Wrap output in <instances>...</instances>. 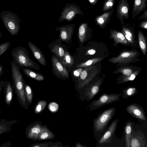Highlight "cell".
Here are the masks:
<instances>
[{
    "label": "cell",
    "instance_id": "cell-1",
    "mask_svg": "<svg viewBox=\"0 0 147 147\" xmlns=\"http://www.w3.org/2000/svg\"><path fill=\"white\" fill-rule=\"evenodd\" d=\"M11 78L14 89L18 102L23 108L27 109L29 104L25 95L24 80L20 71L21 67L16 61H11Z\"/></svg>",
    "mask_w": 147,
    "mask_h": 147
},
{
    "label": "cell",
    "instance_id": "cell-2",
    "mask_svg": "<svg viewBox=\"0 0 147 147\" xmlns=\"http://www.w3.org/2000/svg\"><path fill=\"white\" fill-rule=\"evenodd\" d=\"M13 60L16 62L21 68H30L39 70V66L29 57L27 49L18 46L14 48L11 53Z\"/></svg>",
    "mask_w": 147,
    "mask_h": 147
},
{
    "label": "cell",
    "instance_id": "cell-3",
    "mask_svg": "<svg viewBox=\"0 0 147 147\" xmlns=\"http://www.w3.org/2000/svg\"><path fill=\"white\" fill-rule=\"evenodd\" d=\"M115 107L110 108L103 112L94 119L93 123L94 129L97 132L102 131L115 114Z\"/></svg>",
    "mask_w": 147,
    "mask_h": 147
},
{
    "label": "cell",
    "instance_id": "cell-4",
    "mask_svg": "<svg viewBox=\"0 0 147 147\" xmlns=\"http://www.w3.org/2000/svg\"><path fill=\"white\" fill-rule=\"evenodd\" d=\"M121 93L119 94L107 93L102 94L98 98L92 101L89 105V110L93 111L107 104L113 103L119 100Z\"/></svg>",
    "mask_w": 147,
    "mask_h": 147
},
{
    "label": "cell",
    "instance_id": "cell-5",
    "mask_svg": "<svg viewBox=\"0 0 147 147\" xmlns=\"http://www.w3.org/2000/svg\"><path fill=\"white\" fill-rule=\"evenodd\" d=\"M79 6L75 4H67L63 8L59 21L62 22L64 20L69 22L73 20L77 14L81 13Z\"/></svg>",
    "mask_w": 147,
    "mask_h": 147
},
{
    "label": "cell",
    "instance_id": "cell-6",
    "mask_svg": "<svg viewBox=\"0 0 147 147\" xmlns=\"http://www.w3.org/2000/svg\"><path fill=\"white\" fill-rule=\"evenodd\" d=\"M126 109L127 112L133 117L142 121H146L145 111L138 104L134 103L131 104L126 107Z\"/></svg>",
    "mask_w": 147,
    "mask_h": 147
},
{
    "label": "cell",
    "instance_id": "cell-7",
    "mask_svg": "<svg viewBox=\"0 0 147 147\" xmlns=\"http://www.w3.org/2000/svg\"><path fill=\"white\" fill-rule=\"evenodd\" d=\"M42 125L40 122H36L28 126L25 129V134L27 138L33 140H37L41 132Z\"/></svg>",
    "mask_w": 147,
    "mask_h": 147
},
{
    "label": "cell",
    "instance_id": "cell-8",
    "mask_svg": "<svg viewBox=\"0 0 147 147\" xmlns=\"http://www.w3.org/2000/svg\"><path fill=\"white\" fill-rule=\"evenodd\" d=\"M51 60L53 69L55 73L63 77L68 78V72L61 61L53 55L51 57Z\"/></svg>",
    "mask_w": 147,
    "mask_h": 147
},
{
    "label": "cell",
    "instance_id": "cell-9",
    "mask_svg": "<svg viewBox=\"0 0 147 147\" xmlns=\"http://www.w3.org/2000/svg\"><path fill=\"white\" fill-rule=\"evenodd\" d=\"M137 54L134 51L123 52L117 57H113L110 60L113 63H126L131 62Z\"/></svg>",
    "mask_w": 147,
    "mask_h": 147
},
{
    "label": "cell",
    "instance_id": "cell-10",
    "mask_svg": "<svg viewBox=\"0 0 147 147\" xmlns=\"http://www.w3.org/2000/svg\"><path fill=\"white\" fill-rule=\"evenodd\" d=\"M119 119H117L113 121L108 129L99 141V144L110 143L113 134L117 128Z\"/></svg>",
    "mask_w": 147,
    "mask_h": 147
},
{
    "label": "cell",
    "instance_id": "cell-11",
    "mask_svg": "<svg viewBox=\"0 0 147 147\" xmlns=\"http://www.w3.org/2000/svg\"><path fill=\"white\" fill-rule=\"evenodd\" d=\"M5 18L3 20L4 25L10 34L12 36L18 34L20 28L18 22L15 20L9 18L7 17Z\"/></svg>",
    "mask_w": 147,
    "mask_h": 147
},
{
    "label": "cell",
    "instance_id": "cell-12",
    "mask_svg": "<svg viewBox=\"0 0 147 147\" xmlns=\"http://www.w3.org/2000/svg\"><path fill=\"white\" fill-rule=\"evenodd\" d=\"M74 24L65 25L58 27L60 31V37L62 41H66L71 38L74 31Z\"/></svg>",
    "mask_w": 147,
    "mask_h": 147
},
{
    "label": "cell",
    "instance_id": "cell-13",
    "mask_svg": "<svg viewBox=\"0 0 147 147\" xmlns=\"http://www.w3.org/2000/svg\"><path fill=\"white\" fill-rule=\"evenodd\" d=\"M3 87L5 102L7 105H9L11 103L13 99V87L9 82L5 81Z\"/></svg>",
    "mask_w": 147,
    "mask_h": 147
},
{
    "label": "cell",
    "instance_id": "cell-14",
    "mask_svg": "<svg viewBox=\"0 0 147 147\" xmlns=\"http://www.w3.org/2000/svg\"><path fill=\"white\" fill-rule=\"evenodd\" d=\"M28 46L35 58L42 65H46V62L44 56L40 50L32 42H28Z\"/></svg>",
    "mask_w": 147,
    "mask_h": 147
},
{
    "label": "cell",
    "instance_id": "cell-15",
    "mask_svg": "<svg viewBox=\"0 0 147 147\" xmlns=\"http://www.w3.org/2000/svg\"><path fill=\"white\" fill-rule=\"evenodd\" d=\"M18 122L16 120H12L9 121L5 119L0 120V135L9 132L11 130L12 126Z\"/></svg>",
    "mask_w": 147,
    "mask_h": 147
},
{
    "label": "cell",
    "instance_id": "cell-16",
    "mask_svg": "<svg viewBox=\"0 0 147 147\" xmlns=\"http://www.w3.org/2000/svg\"><path fill=\"white\" fill-rule=\"evenodd\" d=\"M55 135L45 125H42L41 132L37 140H44L53 139Z\"/></svg>",
    "mask_w": 147,
    "mask_h": 147
},
{
    "label": "cell",
    "instance_id": "cell-17",
    "mask_svg": "<svg viewBox=\"0 0 147 147\" xmlns=\"http://www.w3.org/2000/svg\"><path fill=\"white\" fill-rule=\"evenodd\" d=\"M100 85L96 83L87 89L86 91L85 94L87 101L91 100L99 92Z\"/></svg>",
    "mask_w": 147,
    "mask_h": 147
},
{
    "label": "cell",
    "instance_id": "cell-18",
    "mask_svg": "<svg viewBox=\"0 0 147 147\" xmlns=\"http://www.w3.org/2000/svg\"><path fill=\"white\" fill-rule=\"evenodd\" d=\"M22 70L23 73L28 77L37 81H42L44 79L43 75L34 72L28 68H23Z\"/></svg>",
    "mask_w": 147,
    "mask_h": 147
},
{
    "label": "cell",
    "instance_id": "cell-19",
    "mask_svg": "<svg viewBox=\"0 0 147 147\" xmlns=\"http://www.w3.org/2000/svg\"><path fill=\"white\" fill-rule=\"evenodd\" d=\"M132 129V124L131 122H127L125 125L124 128L126 146L130 147V138Z\"/></svg>",
    "mask_w": 147,
    "mask_h": 147
},
{
    "label": "cell",
    "instance_id": "cell-20",
    "mask_svg": "<svg viewBox=\"0 0 147 147\" xmlns=\"http://www.w3.org/2000/svg\"><path fill=\"white\" fill-rule=\"evenodd\" d=\"M111 36L117 43H121L126 44L128 42L124 35L121 33L115 31H113L111 33Z\"/></svg>",
    "mask_w": 147,
    "mask_h": 147
},
{
    "label": "cell",
    "instance_id": "cell-21",
    "mask_svg": "<svg viewBox=\"0 0 147 147\" xmlns=\"http://www.w3.org/2000/svg\"><path fill=\"white\" fill-rule=\"evenodd\" d=\"M87 25L86 23H83L79 26L78 31V37L80 42L83 43L86 36Z\"/></svg>",
    "mask_w": 147,
    "mask_h": 147
},
{
    "label": "cell",
    "instance_id": "cell-22",
    "mask_svg": "<svg viewBox=\"0 0 147 147\" xmlns=\"http://www.w3.org/2000/svg\"><path fill=\"white\" fill-rule=\"evenodd\" d=\"M74 60L73 57L68 52L65 53L62 61V63L65 66L71 67L74 64Z\"/></svg>",
    "mask_w": 147,
    "mask_h": 147
},
{
    "label": "cell",
    "instance_id": "cell-23",
    "mask_svg": "<svg viewBox=\"0 0 147 147\" xmlns=\"http://www.w3.org/2000/svg\"><path fill=\"white\" fill-rule=\"evenodd\" d=\"M130 147H144L145 143L142 141V138L139 137H132L131 135L130 138Z\"/></svg>",
    "mask_w": 147,
    "mask_h": 147
},
{
    "label": "cell",
    "instance_id": "cell-24",
    "mask_svg": "<svg viewBox=\"0 0 147 147\" xmlns=\"http://www.w3.org/2000/svg\"><path fill=\"white\" fill-rule=\"evenodd\" d=\"M137 90L135 87H129L123 90L122 92V98H127L136 94Z\"/></svg>",
    "mask_w": 147,
    "mask_h": 147
},
{
    "label": "cell",
    "instance_id": "cell-25",
    "mask_svg": "<svg viewBox=\"0 0 147 147\" xmlns=\"http://www.w3.org/2000/svg\"><path fill=\"white\" fill-rule=\"evenodd\" d=\"M139 44L140 48L145 55L146 50V44L145 38L143 35L140 32L138 33Z\"/></svg>",
    "mask_w": 147,
    "mask_h": 147
},
{
    "label": "cell",
    "instance_id": "cell-26",
    "mask_svg": "<svg viewBox=\"0 0 147 147\" xmlns=\"http://www.w3.org/2000/svg\"><path fill=\"white\" fill-rule=\"evenodd\" d=\"M24 92L26 100L29 105L32 102L33 93L31 87L28 85L25 84L24 88Z\"/></svg>",
    "mask_w": 147,
    "mask_h": 147
},
{
    "label": "cell",
    "instance_id": "cell-27",
    "mask_svg": "<svg viewBox=\"0 0 147 147\" xmlns=\"http://www.w3.org/2000/svg\"><path fill=\"white\" fill-rule=\"evenodd\" d=\"M52 51L62 61L65 54V51L63 48L59 45H55L53 48Z\"/></svg>",
    "mask_w": 147,
    "mask_h": 147
},
{
    "label": "cell",
    "instance_id": "cell-28",
    "mask_svg": "<svg viewBox=\"0 0 147 147\" xmlns=\"http://www.w3.org/2000/svg\"><path fill=\"white\" fill-rule=\"evenodd\" d=\"M102 58H95L88 60L84 62L79 64H78L76 67L77 68L87 67L93 64H95L100 61Z\"/></svg>",
    "mask_w": 147,
    "mask_h": 147
},
{
    "label": "cell",
    "instance_id": "cell-29",
    "mask_svg": "<svg viewBox=\"0 0 147 147\" xmlns=\"http://www.w3.org/2000/svg\"><path fill=\"white\" fill-rule=\"evenodd\" d=\"M47 104V102L45 100H40L36 105L34 112L36 114L40 113L45 108Z\"/></svg>",
    "mask_w": 147,
    "mask_h": 147
},
{
    "label": "cell",
    "instance_id": "cell-30",
    "mask_svg": "<svg viewBox=\"0 0 147 147\" xmlns=\"http://www.w3.org/2000/svg\"><path fill=\"white\" fill-rule=\"evenodd\" d=\"M11 43L10 42H7L0 44V56L8 49Z\"/></svg>",
    "mask_w": 147,
    "mask_h": 147
},
{
    "label": "cell",
    "instance_id": "cell-31",
    "mask_svg": "<svg viewBox=\"0 0 147 147\" xmlns=\"http://www.w3.org/2000/svg\"><path fill=\"white\" fill-rule=\"evenodd\" d=\"M138 71H137L131 75L123 77L122 79V82L124 83L128 81L134 80L136 76L138 74Z\"/></svg>",
    "mask_w": 147,
    "mask_h": 147
},
{
    "label": "cell",
    "instance_id": "cell-32",
    "mask_svg": "<svg viewBox=\"0 0 147 147\" xmlns=\"http://www.w3.org/2000/svg\"><path fill=\"white\" fill-rule=\"evenodd\" d=\"M48 107L49 111L52 113H54L58 111L59 105L57 103L52 102L49 104Z\"/></svg>",
    "mask_w": 147,
    "mask_h": 147
},
{
    "label": "cell",
    "instance_id": "cell-33",
    "mask_svg": "<svg viewBox=\"0 0 147 147\" xmlns=\"http://www.w3.org/2000/svg\"><path fill=\"white\" fill-rule=\"evenodd\" d=\"M119 71L125 76H129L133 73L132 70L129 68H121Z\"/></svg>",
    "mask_w": 147,
    "mask_h": 147
},
{
    "label": "cell",
    "instance_id": "cell-34",
    "mask_svg": "<svg viewBox=\"0 0 147 147\" xmlns=\"http://www.w3.org/2000/svg\"><path fill=\"white\" fill-rule=\"evenodd\" d=\"M49 144L47 143H42L39 144H32L30 147H47Z\"/></svg>",
    "mask_w": 147,
    "mask_h": 147
},
{
    "label": "cell",
    "instance_id": "cell-35",
    "mask_svg": "<svg viewBox=\"0 0 147 147\" xmlns=\"http://www.w3.org/2000/svg\"><path fill=\"white\" fill-rule=\"evenodd\" d=\"M87 76V72L86 70H82L80 74V77L81 79L84 80L86 79Z\"/></svg>",
    "mask_w": 147,
    "mask_h": 147
},
{
    "label": "cell",
    "instance_id": "cell-36",
    "mask_svg": "<svg viewBox=\"0 0 147 147\" xmlns=\"http://www.w3.org/2000/svg\"><path fill=\"white\" fill-rule=\"evenodd\" d=\"M81 68H78L75 70L74 72V75L76 77L79 76L82 71Z\"/></svg>",
    "mask_w": 147,
    "mask_h": 147
},
{
    "label": "cell",
    "instance_id": "cell-37",
    "mask_svg": "<svg viewBox=\"0 0 147 147\" xmlns=\"http://www.w3.org/2000/svg\"><path fill=\"white\" fill-rule=\"evenodd\" d=\"M96 51L94 49H90L88 50L86 53V55H92L96 53Z\"/></svg>",
    "mask_w": 147,
    "mask_h": 147
},
{
    "label": "cell",
    "instance_id": "cell-38",
    "mask_svg": "<svg viewBox=\"0 0 147 147\" xmlns=\"http://www.w3.org/2000/svg\"><path fill=\"white\" fill-rule=\"evenodd\" d=\"M5 81L1 80L0 81V94L3 86Z\"/></svg>",
    "mask_w": 147,
    "mask_h": 147
},
{
    "label": "cell",
    "instance_id": "cell-39",
    "mask_svg": "<svg viewBox=\"0 0 147 147\" xmlns=\"http://www.w3.org/2000/svg\"><path fill=\"white\" fill-rule=\"evenodd\" d=\"M128 9L126 7H123L121 9L122 12L124 13H126L128 11Z\"/></svg>",
    "mask_w": 147,
    "mask_h": 147
},
{
    "label": "cell",
    "instance_id": "cell-40",
    "mask_svg": "<svg viewBox=\"0 0 147 147\" xmlns=\"http://www.w3.org/2000/svg\"><path fill=\"white\" fill-rule=\"evenodd\" d=\"M124 35L125 38L128 40V41L130 43H133V41L132 40L131 38L130 37L127 35L125 33H124Z\"/></svg>",
    "mask_w": 147,
    "mask_h": 147
},
{
    "label": "cell",
    "instance_id": "cell-41",
    "mask_svg": "<svg viewBox=\"0 0 147 147\" xmlns=\"http://www.w3.org/2000/svg\"><path fill=\"white\" fill-rule=\"evenodd\" d=\"M3 66L1 65H0V77L3 74Z\"/></svg>",
    "mask_w": 147,
    "mask_h": 147
},
{
    "label": "cell",
    "instance_id": "cell-42",
    "mask_svg": "<svg viewBox=\"0 0 147 147\" xmlns=\"http://www.w3.org/2000/svg\"><path fill=\"white\" fill-rule=\"evenodd\" d=\"M124 32H125V33L127 35L130 37L131 38H133V37H132V35L131 33L129 31L127 30H125Z\"/></svg>",
    "mask_w": 147,
    "mask_h": 147
},
{
    "label": "cell",
    "instance_id": "cell-43",
    "mask_svg": "<svg viewBox=\"0 0 147 147\" xmlns=\"http://www.w3.org/2000/svg\"><path fill=\"white\" fill-rule=\"evenodd\" d=\"M97 22L99 23L102 24L104 22V21L102 18H100L98 20Z\"/></svg>",
    "mask_w": 147,
    "mask_h": 147
},
{
    "label": "cell",
    "instance_id": "cell-44",
    "mask_svg": "<svg viewBox=\"0 0 147 147\" xmlns=\"http://www.w3.org/2000/svg\"><path fill=\"white\" fill-rule=\"evenodd\" d=\"M140 0H136L135 1V4L137 5H138L140 3Z\"/></svg>",
    "mask_w": 147,
    "mask_h": 147
},
{
    "label": "cell",
    "instance_id": "cell-45",
    "mask_svg": "<svg viewBox=\"0 0 147 147\" xmlns=\"http://www.w3.org/2000/svg\"><path fill=\"white\" fill-rule=\"evenodd\" d=\"M106 5L107 6H112L113 5V3L112 2H109L107 3Z\"/></svg>",
    "mask_w": 147,
    "mask_h": 147
},
{
    "label": "cell",
    "instance_id": "cell-46",
    "mask_svg": "<svg viewBox=\"0 0 147 147\" xmlns=\"http://www.w3.org/2000/svg\"><path fill=\"white\" fill-rule=\"evenodd\" d=\"M76 146L77 147H82L84 146L81 145V144L80 143H77Z\"/></svg>",
    "mask_w": 147,
    "mask_h": 147
},
{
    "label": "cell",
    "instance_id": "cell-47",
    "mask_svg": "<svg viewBox=\"0 0 147 147\" xmlns=\"http://www.w3.org/2000/svg\"><path fill=\"white\" fill-rule=\"evenodd\" d=\"M89 0V1L91 3L93 2L94 1V0Z\"/></svg>",
    "mask_w": 147,
    "mask_h": 147
},
{
    "label": "cell",
    "instance_id": "cell-48",
    "mask_svg": "<svg viewBox=\"0 0 147 147\" xmlns=\"http://www.w3.org/2000/svg\"><path fill=\"white\" fill-rule=\"evenodd\" d=\"M2 34L1 32H0V38H1L2 37Z\"/></svg>",
    "mask_w": 147,
    "mask_h": 147
},
{
    "label": "cell",
    "instance_id": "cell-49",
    "mask_svg": "<svg viewBox=\"0 0 147 147\" xmlns=\"http://www.w3.org/2000/svg\"><path fill=\"white\" fill-rule=\"evenodd\" d=\"M1 109H0V113H1Z\"/></svg>",
    "mask_w": 147,
    "mask_h": 147
}]
</instances>
